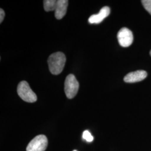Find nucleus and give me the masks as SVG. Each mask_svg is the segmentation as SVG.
Returning a JSON list of instances; mask_svg holds the SVG:
<instances>
[{"label": "nucleus", "instance_id": "obj_11", "mask_svg": "<svg viewBox=\"0 0 151 151\" xmlns=\"http://www.w3.org/2000/svg\"><path fill=\"white\" fill-rule=\"evenodd\" d=\"M142 4L146 10L151 15V0H142Z\"/></svg>", "mask_w": 151, "mask_h": 151}, {"label": "nucleus", "instance_id": "obj_13", "mask_svg": "<svg viewBox=\"0 0 151 151\" xmlns=\"http://www.w3.org/2000/svg\"><path fill=\"white\" fill-rule=\"evenodd\" d=\"M150 55H151V51H150Z\"/></svg>", "mask_w": 151, "mask_h": 151}, {"label": "nucleus", "instance_id": "obj_1", "mask_svg": "<svg viewBox=\"0 0 151 151\" xmlns=\"http://www.w3.org/2000/svg\"><path fill=\"white\" fill-rule=\"evenodd\" d=\"M66 58L65 54L62 52H56L51 54L48 60L49 69L52 74L58 75L65 67Z\"/></svg>", "mask_w": 151, "mask_h": 151}, {"label": "nucleus", "instance_id": "obj_5", "mask_svg": "<svg viewBox=\"0 0 151 151\" xmlns=\"http://www.w3.org/2000/svg\"><path fill=\"white\" fill-rule=\"evenodd\" d=\"M118 40L119 44L123 47H128L133 42V35L129 29L122 28L118 32Z\"/></svg>", "mask_w": 151, "mask_h": 151}, {"label": "nucleus", "instance_id": "obj_7", "mask_svg": "<svg viewBox=\"0 0 151 151\" xmlns=\"http://www.w3.org/2000/svg\"><path fill=\"white\" fill-rule=\"evenodd\" d=\"M110 13V9L108 6H104L97 14L92 15L88 19L90 24H100L104 19L107 17Z\"/></svg>", "mask_w": 151, "mask_h": 151}, {"label": "nucleus", "instance_id": "obj_10", "mask_svg": "<svg viewBox=\"0 0 151 151\" xmlns=\"http://www.w3.org/2000/svg\"><path fill=\"white\" fill-rule=\"evenodd\" d=\"M82 137H83V139L86 140L87 142H91L93 140V136L91 134V133H90V132L88 130H85L83 132Z\"/></svg>", "mask_w": 151, "mask_h": 151}, {"label": "nucleus", "instance_id": "obj_4", "mask_svg": "<svg viewBox=\"0 0 151 151\" xmlns=\"http://www.w3.org/2000/svg\"><path fill=\"white\" fill-rule=\"evenodd\" d=\"M48 146V139L44 135L35 137L28 144L27 151H44Z\"/></svg>", "mask_w": 151, "mask_h": 151}, {"label": "nucleus", "instance_id": "obj_3", "mask_svg": "<svg viewBox=\"0 0 151 151\" xmlns=\"http://www.w3.org/2000/svg\"><path fill=\"white\" fill-rule=\"evenodd\" d=\"M79 89V83L75 76L70 74L67 76L65 81V92L68 99L75 97Z\"/></svg>", "mask_w": 151, "mask_h": 151}, {"label": "nucleus", "instance_id": "obj_2", "mask_svg": "<svg viewBox=\"0 0 151 151\" xmlns=\"http://www.w3.org/2000/svg\"><path fill=\"white\" fill-rule=\"evenodd\" d=\"M17 91L20 98L27 103H34L37 100L36 94L31 89L27 81H22L19 83Z\"/></svg>", "mask_w": 151, "mask_h": 151}, {"label": "nucleus", "instance_id": "obj_9", "mask_svg": "<svg viewBox=\"0 0 151 151\" xmlns=\"http://www.w3.org/2000/svg\"><path fill=\"white\" fill-rule=\"evenodd\" d=\"M44 9L45 11H55L57 6V1L55 0H45L44 1Z\"/></svg>", "mask_w": 151, "mask_h": 151}, {"label": "nucleus", "instance_id": "obj_8", "mask_svg": "<svg viewBox=\"0 0 151 151\" xmlns=\"http://www.w3.org/2000/svg\"><path fill=\"white\" fill-rule=\"evenodd\" d=\"M68 4L67 0H58L55 10V17L57 19H62L66 14Z\"/></svg>", "mask_w": 151, "mask_h": 151}, {"label": "nucleus", "instance_id": "obj_12", "mask_svg": "<svg viewBox=\"0 0 151 151\" xmlns=\"http://www.w3.org/2000/svg\"><path fill=\"white\" fill-rule=\"evenodd\" d=\"M5 16V12L4 11V10H2V9H0V23H2Z\"/></svg>", "mask_w": 151, "mask_h": 151}, {"label": "nucleus", "instance_id": "obj_6", "mask_svg": "<svg viewBox=\"0 0 151 151\" xmlns=\"http://www.w3.org/2000/svg\"><path fill=\"white\" fill-rule=\"evenodd\" d=\"M147 76V73L145 70H136L128 73L124 77V81L127 83H134L145 80Z\"/></svg>", "mask_w": 151, "mask_h": 151}, {"label": "nucleus", "instance_id": "obj_14", "mask_svg": "<svg viewBox=\"0 0 151 151\" xmlns=\"http://www.w3.org/2000/svg\"><path fill=\"white\" fill-rule=\"evenodd\" d=\"M76 151V150H75V151Z\"/></svg>", "mask_w": 151, "mask_h": 151}]
</instances>
